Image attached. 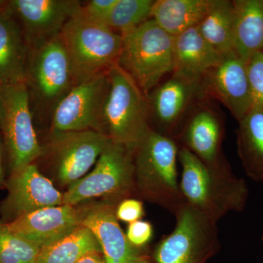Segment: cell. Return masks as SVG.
I'll list each match as a JSON object with an SVG mask.
<instances>
[{"instance_id":"6da1fadb","label":"cell","mask_w":263,"mask_h":263,"mask_svg":"<svg viewBox=\"0 0 263 263\" xmlns=\"http://www.w3.org/2000/svg\"><path fill=\"white\" fill-rule=\"evenodd\" d=\"M179 151L174 139L153 129L133 150L135 195L174 215L186 203L178 178Z\"/></svg>"},{"instance_id":"7a4b0ae2","label":"cell","mask_w":263,"mask_h":263,"mask_svg":"<svg viewBox=\"0 0 263 263\" xmlns=\"http://www.w3.org/2000/svg\"><path fill=\"white\" fill-rule=\"evenodd\" d=\"M179 162L182 167L180 187L186 203L218 222L230 212H242L249 191L243 179L233 171L209 168L190 150L179 146Z\"/></svg>"},{"instance_id":"3957f363","label":"cell","mask_w":263,"mask_h":263,"mask_svg":"<svg viewBox=\"0 0 263 263\" xmlns=\"http://www.w3.org/2000/svg\"><path fill=\"white\" fill-rule=\"evenodd\" d=\"M107 76L108 88L102 113V132L110 141L134 150L152 129L146 95L118 65Z\"/></svg>"},{"instance_id":"277c9868","label":"cell","mask_w":263,"mask_h":263,"mask_svg":"<svg viewBox=\"0 0 263 263\" xmlns=\"http://www.w3.org/2000/svg\"><path fill=\"white\" fill-rule=\"evenodd\" d=\"M60 36L70 59L76 85L105 73L118 64L122 36L105 24L86 18L80 10L67 22Z\"/></svg>"},{"instance_id":"5b68a950","label":"cell","mask_w":263,"mask_h":263,"mask_svg":"<svg viewBox=\"0 0 263 263\" xmlns=\"http://www.w3.org/2000/svg\"><path fill=\"white\" fill-rule=\"evenodd\" d=\"M117 65L147 95L174 68V37L153 19L122 35Z\"/></svg>"},{"instance_id":"8992f818","label":"cell","mask_w":263,"mask_h":263,"mask_svg":"<svg viewBox=\"0 0 263 263\" xmlns=\"http://www.w3.org/2000/svg\"><path fill=\"white\" fill-rule=\"evenodd\" d=\"M29 48L25 84L31 106L53 113L59 102L76 86L68 53L60 34Z\"/></svg>"},{"instance_id":"52a82bcc","label":"cell","mask_w":263,"mask_h":263,"mask_svg":"<svg viewBox=\"0 0 263 263\" xmlns=\"http://www.w3.org/2000/svg\"><path fill=\"white\" fill-rule=\"evenodd\" d=\"M134 195L133 149L109 140L92 172L63 194V204L75 206L98 197L120 202Z\"/></svg>"},{"instance_id":"ba28073f","label":"cell","mask_w":263,"mask_h":263,"mask_svg":"<svg viewBox=\"0 0 263 263\" xmlns=\"http://www.w3.org/2000/svg\"><path fill=\"white\" fill-rule=\"evenodd\" d=\"M174 230L156 247L157 263H205L220 248L217 222L186 203L175 214Z\"/></svg>"},{"instance_id":"9c48e42d","label":"cell","mask_w":263,"mask_h":263,"mask_svg":"<svg viewBox=\"0 0 263 263\" xmlns=\"http://www.w3.org/2000/svg\"><path fill=\"white\" fill-rule=\"evenodd\" d=\"M3 86V111L0 132L11 173L34 163L43 155L33 124L28 89L25 83Z\"/></svg>"},{"instance_id":"30bf717a","label":"cell","mask_w":263,"mask_h":263,"mask_svg":"<svg viewBox=\"0 0 263 263\" xmlns=\"http://www.w3.org/2000/svg\"><path fill=\"white\" fill-rule=\"evenodd\" d=\"M108 88L107 72L73 86L52 113L51 132L103 133L102 113Z\"/></svg>"},{"instance_id":"8fae6325","label":"cell","mask_w":263,"mask_h":263,"mask_svg":"<svg viewBox=\"0 0 263 263\" xmlns=\"http://www.w3.org/2000/svg\"><path fill=\"white\" fill-rule=\"evenodd\" d=\"M108 141L103 133L94 130L51 132L50 155L60 182L71 186L82 179Z\"/></svg>"},{"instance_id":"7c38bea8","label":"cell","mask_w":263,"mask_h":263,"mask_svg":"<svg viewBox=\"0 0 263 263\" xmlns=\"http://www.w3.org/2000/svg\"><path fill=\"white\" fill-rule=\"evenodd\" d=\"M200 80L173 75L146 95L150 124H155L152 129L178 141L189 108L195 99H202Z\"/></svg>"},{"instance_id":"4fadbf2b","label":"cell","mask_w":263,"mask_h":263,"mask_svg":"<svg viewBox=\"0 0 263 263\" xmlns=\"http://www.w3.org/2000/svg\"><path fill=\"white\" fill-rule=\"evenodd\" d=\"M6 188L8 195L0 203L3 223L43 208L63 205V194L41 174L34 162L11 173Z\"/></svg>"},{"instance_id":"5bb4252c","label":"cell","mask_w":263,"mask_h":263,"mask_svg":"<svg viewBox=\"0 0 263 263\" xmlns=\"http://www.w3.org/2000/svg\"><path fill=\"white\" fill-rule=\"evenodd\" d=\"M81 5L78 0H10L7 10L18 22L32 47L58 36Z\"/></svg>"},{"instance_id":"9a60e30c","label":"cell","mask_w":263,"mask_h":263,"mask_svg":"<svg viewBox=\"0 0 263 263\" xmlns=\"http://www.w3.org/2000/svg\"><path fill=\"white\" fill-rule=\"evenodd\" d=\"M200 88L202 99L219 100L238 122L253 107L246 62L235 52L223 56L217 65L202 76Z\"/></svg>"},{"instance_id":"2e32d148","label":"cell","mask_w":263,"mask_h":263,"mask_svg":"<svg viewBox=\"0 0 263 263\" xmlns=\"http://www.w3.org/2000/svg\"><path fill=\"white\" fill-rule=\"evenodd\" d=\"M223 134L221 117L212 108L199 105L187 116L177 143L190 150L209 168L230 172L231 167L221 148Z\"/></svg>"},{"instance_id":"e0dca14e","label":"cell","mask_w":263,"mask_h":263,"mask_svg":"<svg viewBox=\"0 0 263 263\" xmlns=\"http://www.w3.org/2000/svg\"><path fill=\"white\" fill-rule=\"evenodd\" d=\"M81 214L75 206L63 204L43 208L5 224L10 232L41 249L81 226Z\"/></svg>"},{"instance_id":"ac0fdd59","label":"cell","mask_w":263,"mask_h":263,"mask_svg":"<svg viewBox=\"0 0 263 263\" xmlns=\"http://www.w3.org/2000/svg\"><path fill=\"white\" fill-rule=\"evenodd\" d=\"M117 206L110 203L82 212L81 226L95 235L105 262L129 263L143 256L140 249L129 243L119 226L116 214Z\"/></svg>"},{"instance_id":"d6986e66","label":"cell","mask_w":263,"mask_h":263,"mask_svg":"<svg viewBox=\"0 0 263 263\" xmlns=\"http://www.w3.org/2000/svg\"><path fill=\"white\" fill-rule=\"evenodd\" d=\"M222 57L204 39L197 26L174 37L173 75L200 80Z\"/></svg>"},{"instance_id":"ffe728a7","label":"cell","mask_w":263,"mask_h":263,"mask_svg":"<svg viewBox=\"0 0 263 263\" xmlns=\"http://www.w3.org/2000/svg\"><path fill=\"white\" fill-rule=\"evenodd\" d=\"M29 48L23 30L8 10L0 12V84L25 83Z\"/></svg>"},{"instance_id":"44dd1931","label":"cell","mask_w":263,"mask_h":263,"mask_svg":"<svg viewBox=\"0 0 263 263\" xmlns=\"http://www.w3.org/2000/svg\"><path fill=\"white\" fill-rule=\"evenodd\" d=\"M233 47L247 62L254 53L263 51V0H235Z\"/></svg>"},{"instance_id":"7402d4cb","label":"cell","mask_w":263,"mask_h":263,"mask_svg":"<svg viewBox=\"0 0 263 263\" xmlns=\"http://www.w3.org/2000/svg\"><path fill=\"white\" fill-rule=\"evenodd\" d=\"M215 0H157L151 18L173 37L197 27Z\"/></svg>"},{"instance_id":"603a6c76","label":"cell","mask_w":263,"mask_h":263,"mask_svg":"<svg viewBox=\"0 0 263 263\" xmlns=\"http://www.w3.org/2000/svg\"><path fill=\"white\" fill-rule=\"evenodd\" d=\"M238 153L246 174L255 181H263V110L252 108L237 129Z\"/></svg>"},{"instance_id":"cb8c5ba5","label":"cell","mask_w":263,"mask_h":263,"mask_svg":"<svg viewBox=\"0 0 263 263\" xmlns=\"http://www.w3.org/2000/svg\"><path fill=\"white\" fill-rule=\"evenodd\" d=\"M234 8L233 1L215 0L205 18L197 26L204 39L221 56L234 51Z\"/></svg>"},{"instance_id":"d4e9b609","label":"cell","mask_w":263,"mask_h":263,"mask_svg":"<svg viewBox=\"0 0 263 263\" xmlns=\"http://www.w3.org/2000/svg\"><path fill=\"white\" fill-rule=\"evenodd\" d=\"M101 252L91 231L81 226L61 239L40 250L34 263H76L90 252Z\"/></svg>"},{"instance_id":"484cf974","label":"cell","mask_w":263,"mask_h":263,"mask_svg":"<svg viewBox=\"0 0 263 263\" xmlns=\"http://www.w3.org/2000/svg\"><path fill=\"white\" fill-rule=\"evenodd\" d=\"M154 0H117L103 24L121 35L151 19Z\"/></svg>"},{"instance_id":"4316f807","label":"cell","mask_w":263,"mask_h":263,"mask_svg":"<svg viewBox=\"0 0 263 263\" xmlns=\"http://www.w3.org/2000/svg\"><path fill=\"white\" fill-rule=\"evenodd\" d=\"M41 248L15 235L0 221V263H34Z\"/></svg>"},{"instance_id":"83f0119b","label":"cell","mask_w":263,"mask_h":263,"mask_svg":"<svg viewBox=\"0 0 263 263\" xmlns=\"http://www.w3.org/2000/svg\"><path fill=\"white\" fill-rule=\"evenodd\" d=\"M252 108L263 110V51L254 53L246 62Z\"/></svg>"},{"instance_id":"f1b7e54d","label":"cell","mask_w":263,"mask_h":263,"mask_svg":"<svg viewBox=\"0 0 263 263\" xmlns=\"http://www.w3.org/2000/svg\"><path fill=\"white\" fill-rule=\"evenodd\" d=\"M153 235V227L146 221L138 220L128 226L126 233L128 240L132 245L140 249L146 245Z\"/></svg>"},{"instance_id":"f546056e","label":"cell","mask_w":263,"mask_h":263,"mask_svg":"<svg viewBox=\"0 0 263 263\" xmlns=\"http://www.w3.org/2000/svg\"><path fill=\"white\" fill-rule=\"evenodd\" d=\"M117 0H91L81 5V13L86 18L103 23Z\"/></svg>"},{"instance_id":"4dcf8cb0","label":"cell","mask_w":263,"mask_h":263,"mask_svg":"<svg viewBox=\"0 0 263 263\" xmlns=\"http://www.w3.org/2000/svg\"><path fill=\"white\" fill-rule=\"evenodd\" d=\"M116 214L118 220L129 224L140 220L144 215L143 202L136 199H125L117 205Z\"/></svg>"},{"instance_id":"1f68e13d","label":"cell","mask_w":263,"mask_h":263,"mask_svg":"<svg viewBox=\"0 0 263 263\" xmlns=\"http://www.w3.org/2000/svg\"><path fill=\"white\" fill-rule=\"evenodd\" d=\"M102 254L103 253L101 252H90L81 257L76 263H106Z\"/></svg>"},{"instance_id":"d6a6232c","label":"cell","mask_w":263,"mask_h":263,"mask_svg":"<svg viewBox=\"0 0 263 263\" xmlns=\"http://www.w3.org/2000/svg\"><path fill=\"white\" fill-rule=\"evenodd\" d=\"M3 142L2 135L0 133V188L6 187V181L5 179L4 168H3Z\"/></svg>"},{"instance_id":"836d02e7","label":"cell","mask_w":263,"mask_h":263,"mask_svg":"<svg viewBox=\"0 0 263 263\" xmlns=\"http://www.w3.org/2000/svg\"><path fill=\"white\" fill-rule=\"evenodd\" d=\"M3 111V86L0 84V122H1L2 117Z\"/></svg>"},{"instance_id":"e575fe53","label":"cell","mask_w":263,"mask_h":263,"mask_svg":"<svg viewBox=\"0 0 263 263\" xmlns=\"http://www.w3.org/2000/svg\"><path fill=\"white\" fill-rule=\"evenodd\" d=\"M129 263H151V262L148 259H146V257H141Z\"/></svg>"},{"instance_id":"d590c367","label":"cell","mask_w":263,"mask_h":263,"mask_svg":"<svg viewBox=\"0 0 263 263\" xmlns=\"http://www.w3.org/2000/svg\"><path fill=\"white\" fill-rule=\"evenodd\" d=\"M7 7H8V1H3V0H0V12L5 11V10H6Z\"/></svg>"},{"instance_id":"8d00e7d4","label":"cell","mask_w":263,"mask_h":263,"mask_svg":"<svg viewBox=\"0 0 263 263\" xmlns=\"http://www.w3.org/2000/svg\"><path fill=\"white\" fill-rule=\"evenodd\" d=\"M261 238H262V240L263 242V228H262V236H261Z\"/></svg>"}]
</instances>
